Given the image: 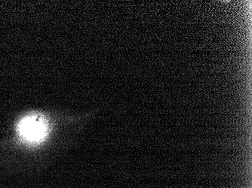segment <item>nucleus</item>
Masks as SVG:
<instances>
[{
	"mask_svg": "<svg viewBox=\"0 0 252 188\" xmlns=\"http://www.w3.org/2000/svg\"><path fill=\"white\" fill-rule=\"evenodd\" d=\"M47 123L40 115H30L25 117L18 124V133L24 139L29 142L40 141L47 133Z\"/></svg>",
	"mask_w": 252,
	"mask_h": 188,
	"instance_id": "obj_1",
	"label": "nucleus"
}]
</instances>
